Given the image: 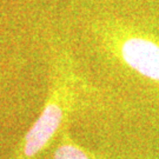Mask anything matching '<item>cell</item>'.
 <instances>
[{
	"instance_id": "1",
	"label": "cell",
	"mask_w": 159,
	"mask_h": 159,
	"mask_svg": "<svg viewBox=\"0 0 159 159\" xmlns=\"http://www.w3.org/2000/svg\"><path fill=\"white\" fill-rule=\"evenodd\" d=\"M85 90V83L77 72L72 58L67 53L57 56L45 105L20 142L13 159H33L47 148L65 127L71 114L80 107Z\"/></svg>"
},
{
	"instance_id": "3",
	"label": "cell",
	"mask_w": 159,
	"mask_h": 159,
	"mask_svg": "<svg viewBox=\"0 0 159 159\" xmlns=\"http://www.w3.org/2000/svg\"><path fill=\"white\" fill-rule=\"evenodd\" d=\"M53 159H93L92 156L71 138L67 129L59 132V140L53 152Z\"/></svg>"
},
{
	"instance_id": "2",
	"label": "cell",
	"mask_w": 159,
	"mask_h": 159,
	"mask_svg": "<svg viewBox=\"0 0 159 159\" xmlns=\"http://www.w3.org/2000/svg\"><path fill=\"white\" fill-rule=\"evenodd\" d=\"M97 39L114 60L159 85V34L121 20H104L94 27Z\"/></svg>"
}]
</instances>
